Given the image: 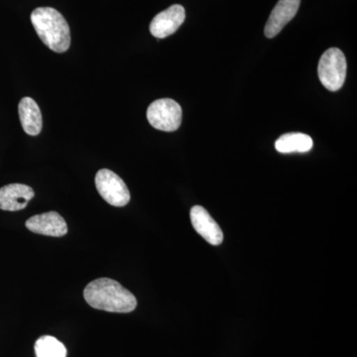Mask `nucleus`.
<instances>
[{
    "label": "nucleus",
    "instance_id": "8",
    "mask_svg": "<svg viewBox=\"0 0 357 357\" xmlns=\"http://www.w3.org/2000/svg\"><path fill=\"white\" fill-rule=\"evenodd\" d=\"M25 225L30 231L42 236L61 237L68 234L67 223L56 211L34 215L26 222Z\"/></svg>",
    "mask_w": 357,
    "mask_h": 357
},
{
    "label": "nucleus",
    "instance_id": "4",
    "mask_svg": "<svg viewBox=\"0 0 357 357\" xmlns=\"http://www.w3.org/2000/svg\"><path fill=\"white\" fill-rule=\"evenodd\" d=\"M182 107L171 98L155 100L147 109V119L154 128L172 132L182 123Z\"/></svg>",
    "mask_w": 357,
    "mask_h": 357
},
{
    "label": "nucleus",
    "instance_id": "3",
    "mask_svg": "<svg viewBox=\"0 0 357 357\" xmlns=\"http://www.w3.org/2000/svg\"><path fill=\"white\" fill-rule=\"evenodd\" d=\"M347 69V59L342 51L337 48L328 49L319 60V81L328 91H337L344 86Z\"/></svg>",
    "mask_w": 357,
    "mask_h": 357
},
{
    "label": "nucleus",
    "instance_id": "11",
    "mask_svg": "<svg viewBox=\"0 0 357 357\" xmlns=\"http://www.w3.org/2000/svg\"><path fill=\"white\" fill-rule=\"evenodd\" d=\"M21 126L26 134L30 136H37L42 130L43 121H42L41 110L38 105L31 98H23L18 105Z\"/></svg>",
    "mask_w": 357,
    "mask_h": 357
},
{
    "label": "nucleus",
    "instance_id": "13",
    "mask_svg": "<svg viewBox=\"0 0 357 357\" xmlns=\"http://www.w3.org/2000/svg\"><path fill=\"white\" fill-rule=\"evenodd\" d=\"M36 357H67V349L57 338L43 335L35 342Z\"/></svg>",
    "mask_w": 357,
    "mask_h": 357
},
{
    "label": "nucleus",
    "instance_id": "5",
    "mask_svg": "<svg viewBox=\"0 0 357 357\" xmlns=\"http://www.w3.org/2000/svg\"><path fill=\"white\" fill-rule=\"evenodd\" d=\"M96 187L102 198L114 206H126L130 201L128 185L119 175L109 169H102L96 175Z\"/></svg>",
    "mask_w": 357,
    "mask_h": 357
},
{
    "label": "nucleus",
    "instance_id": "2",
    "mask_svg": "<svg viewBox=\"0 0 357 357\" xmlns=\"http://www.w3.org/2000/svg\"><path fill=\"white\" fill-rule=\"evenodd\" d=\"M31 22L39 38L56 53L69 50L70 32L64 16L52 7H38L31 13Z\"/></svg>",
    "mask_w": 357,
    "mask_h": 357
},
{
    "label": "nucleus",
    "instance_id": "6",
    "mask_svg": "<svg viewBox=\"0 0 357 357\" xmlns=\"http://www.w3.org/2000/svg\"><path fill=\"white\" fill-rule=\"evenodd\" d=\"M185 20L184 7L174 4L166 10L157 14L150 23V32L158 39H164L174 34Z\"/></svg>",
    "mask_w": 357,
    "mask_h": 357
},
{
    "label": "nucleus",
    "instance_id": "9",
    "mask_svg": "<svg viewBox=\"0 0 357 357\" xmlns=\"http://www.w3.org/2000/svg\"><path fill=\"white\" fill-rule=\"evenodd\" d=\"M191 222L195 230L211 245H220L223 241L222 230L206 208L192 206Z\"/></svg>",
    "mask_w": 357,
    "mask_h": 357
},
{
    "label": "nucleus",
    "instance_id": "10",
    "mask_svg": "<svg viewBox=\"0 0 357 357\" xmlns=\"http://www.w3.org/2000/svg\"><path fill=\"white\" fill-rule=\"evenodd\" d=\"M31 187L23 184H10L0 188V210L16 211L23 210L28 202L34 198Z\"/></svg>",
    "mask_w": 357,
    "mask_h": 357
},
{
    "label": "nucleus",
    "instance_id": "7",
    "mask_svg": "<svg viewBox=\"0 0 357 357\" xmlns=\"http://www.w3.org/2000/svg\"><path fill=\"white\" fill-rule=\"evenodd\" d=\"M300 4L301 0H279L265 25V36L267 38H274L277 36L295 17L299 10Z\"/></svg>",
    "mask_w": 357,
    "mask_h": 357
},
{
    "label": "nucleus",
    "instance_id": "1",
    "mask_svg": "<svg viewBox=\"0 0 357 357\" xmlns=\"http://www.w3.org/2000/svg\"><path fill=\"white\" fill-rule=\"evenodd\" d=\"M84 297L89 306L100 311L130 312L137 307L135 296L119 282L109 278L91 282L84 288Z\"/></svg>",
    "mask_w": 357,
    "mask_h": 357
},
{
    "label": "nucleus",
    "instance_id": "12",
    "mask_svg": "<svg viewBox=\"0 0 357 357\" xmlns=\"http://www.w3.org/2000/svg\"><path fill=\"white\" fill-rule=\"evenodd\" d=\"M314 146L311 136L304 133H287L275 143L277 151L283 154L305 153Z\"/></svg>",
    "mask_w": 357,
    "mask_h": 357
}]
</instances>
